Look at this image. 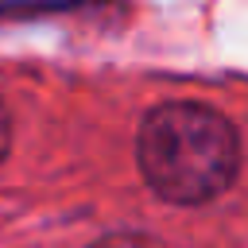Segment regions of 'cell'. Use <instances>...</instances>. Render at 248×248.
Segmentation results:
<instances>
[{
	"label": "cell",
	"instance_id": "cell-1",
	"mask_svg": "<svg viewBox=\"0 0 248 248\" xmlns=\"http://www.w3.org/2000/svg\"><path fill=\"white\" fill-rule=\"evenodd\" d=\"M140 170L147 186L174 205L217 198L240 167L236 128L209 105L167 101L140 124Z\"/></svg>",
	"mask_w": 248,
	"mask_h": 248
},
{
	"label": "cell",
	"instance_id": "cell-2",
	"mask_svg": "<svg viewBox=\"0 0 248 248\" xmlns=\"http://www.w3.org/2000/svg\"><path fill=\"white\" fill-rule=\"evenodd\" d=\"M97 0H0V19L35 16V12H62V8H85Z\"/></svg>",
	"mask_w": 248,
	"mask_h": 248
},
{
	"label": "cell",
	"instance_id": "cell-3",
	"mask_svg": "<svg viewBox=\"0 0 248 248\" xmlns=\"http://www.w3.org/2000/svg\"><path fill=\"white\" fill-rule=\"evenodd\" d=\"M89 248H159V244L147 240V236H136V232H116V236H105V240H97Z\"/></svg>",
	"mask_w": 248,
	"mask_h": 248
},
{
	"label": "cell",
	"instance_id": "cell-4",
	"mask_svg": "<svg viewBox=\"0 0 248 248\" xmlns=\"http://www.w3.org/2000/svg\"><path fill=\"white\" fill-rule=\"evenodd\" d=\"M8 143H12V124H8V108L0 101V159L8 155Z\"/></svg>",
	"mask_w": 248,
	"mask_h": 248
}]
</instances>
